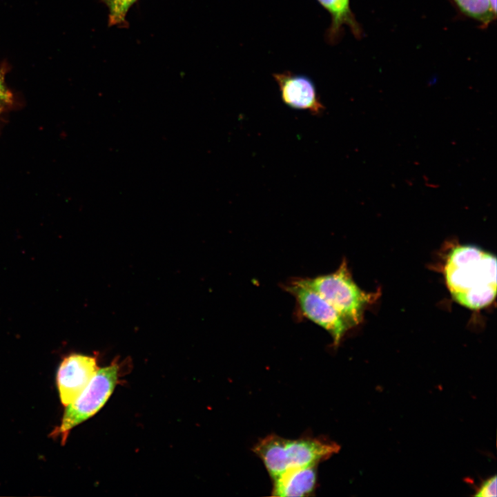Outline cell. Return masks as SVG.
<instances>
[{
	"mask_svg": "<svg viewBox=\"0 0 497 497\" xmlns=\"http://www.w3.org/2000/svg\"><path fill=\"white\" fill-rule=\"evenodd\" d=\"M97 358L72 353L64 358L56 381L61 402L67 406L84 389L98 370Z\"/></svg>",
	"mask_w": 497,
	"mask_h": 497,
	"instance_id": "8992f818",
	"label": "cell"
},
{
	"mask_svg": "<svg viewBox=\"0 0 497 497\" xmlns=\"http://www.w3.org/2000/svg\"><path fill=\"white\" fill-rule=\"evenodd\" d=\"M316 465L289 469L273 478V496L300 497L312 493L316 484Z\"/></svg>",
	"mask_w": 497,
	"mask_h": 497,
	"instance_id": "ba28073f",
	"label": "cell"
},
{
	"mask_svg": "<svg viewBox=\"0 0 497 497\" xmlns=\"http://www.w3.org/2000/svg\"><path fill=\"white\" fill-rule=\"evenodd\" d=\"M298 280L330 303L351 328L360 324L365 308L376 298L355 284L345 260L332 273Z\"/></svg>",
	"mask_w": 497,
	"mask_h": 497,
	"instance_id": "3957f363",
	"label": "cell"
},
{
	"mask_svg": "<svg viewBox=\"0 0 497 497\" xmlns=\"http://www.w3.org/2000/svg\"><path fill=\"white\" fill-rule=\"evenodd\" d=\"M444 274L454 300L468 309L484 308L496 298V258L478 247L462 245L453 248Z\"/></svg>",
	"mask_w": 497,
	"mask_h": 497,
	"instance_id": "6da1fadb",
	"label": "cell"
},
{
	"mask_svg": "<svg viewBox=\"0 0 497 497\" xmlns=\"http://www.w3.org/2000/svg\"><path fill=\"white\" fill-rule=\"evenodd\" d=\"M1 110H2V107H0V113H1Z\"/></svg>",
	"mask_w": 497,
	"mask_h": 497,
	"instance_id": "9a60e30c",
	"label": "cell"
},
{
	"mask_svg": "<svg viewBox=\"0 0 497 497\" xmlns=\"http://www.w3.org/2000/svg\"><path fill=\"white\" fill-rule=\"evenodd\" d=\"M295 299L300 314L327 331L338 346L351 327L322 296L298 278L284 286Z\"/></svg>",
	"mask_w": 497,
	"mask_h": 497,
	"instance_id": "5b68a950",
	"label": "cell"
},
{
	"mask_svg": "<svg viewBox=\"0 0 497 497\" xmlns=\"http://www.w3.org/2000/svg\"><path fill=\"white\" fill-rule=\"evenodd\" d=\"M459 10L465 16L481 23L487 28L496 15L492 12L489 0H454Z\"/></svg>",
	"mask_w": 497,
	"mask_h": 497,
	"instance_id": "30bf717a",
	"label": "cell"
},
{
	"mask_svg": "<svg viewBox=\"0 0 497 497\" xmlns=\"http://www.w3.org/2000/svg\"><path fill=\"white\" fill-rule=\"evenodd\" d=\"M497 478L494 475L483 480L474 494L477 497H492L497 495Z\"/></svg>",
	"mask_w": 497,
	"mask_h": 497,
	"instance_id": "7c38bea8",
	"label": "cell"
},
{
	"mask_svg": "<svg viewBox=\"0 0 497 497\" xmlns=\"http://www.w3.org/2000/svg\"><path fill=\"white\" fill-rule=\"evenodd\" d=\"M120 371L116 361L99 368L81 393L66 406L60 425L50 436L60 437L64 445L72 429L93 416L105 405L119 381Z\"/></svg>",
	"mask_w": 497,
	"mask_h": 497,
	"instance_id": "277c9868",
	"label": "cell"
},
{
	"mask_svg": "<svg viewBox=\"0 0 497 497\" xmlns=\"http://www.w3.org/2000/svg\"><path fill=\"white\" fill-rule=\"evenodd\" d=\"M340 450L335 442L314 438L286 439L271 435L253 448L272 478L293 468L316 465Z\"/></svg>",
	"mask_w": 497,
	"mask_h": 497,
	"instance_id": "7a4b0ae2",
	"label": "cell"
},
{
	"mask_svg": "<svg viewBox=\"0 0 497 497\" xmlns=\"http://www.w3.org/2000/svg\"><path fill=\"white\" fill-rule=\"evenodd\" d=\"M492 12L496 15V0H489Z\"/></svg>",
	"mask_w": 497,
	"mask_h": 497,
	"instance_id": "5bb4252c",
	"label": "cell"
},
{
	"mask_svg": "<svg viewBox=\"0 0 497 497\" xmlns=\"http://www.w3.org/2000/svg\"><path fill=\"white\" fill-rule=\"evenodd\" d=\"M284 104L289 107L307 110L320 115L325 107L319 97L313 81L307 76L286 71L273 74Z\"/></svg>",
	"mask_w": 497,
	"mask_h": 497,
	"instance_id": "52a82bcc",
	"label": "cell"
},
{
	"mask_svg": "<svg viewBox=\"0 0 497 497\" xmlns=\"http://www.w3.org/2000/svg\"><path fill=\"white\" fill-rule=\"evenodd\" d=\"M108 10L110 26L126 24V16L130 8L137 0H103Z\"/></svg>",
	"mask_w": 497,
	"mask_h": 497,
	"instance_id": "8fae6325",
	"label": "cell"
},
{
	"mask_svg": "<svg viewBox=\"0 0 497 497\" xmlns=\"http://www.w3.org/2000/svg\"><path fill=\"white\" fill-rule=\"evenodd\" d=\"M329 13L331 25L326 32L327 40L335 43L340 39L343 27L348 26L356 38H360L362 28L357 21L350 6V0H317Z\"/></svg>",
	"mask_w": 497,
	"mask_h": 497,
	"instance_id": "9c48e42d",
	"label": "cell"
},
{
	"mask_svg": "<svg viewBox=\"0 0 497 497\" xmlns=\"http://www.w3.org/2000/svg\"><path fill=\"white\" fill-rule=\"evenodd\" d=\"M12 95L6 87L4 81V76L0 72V107L11 104Z\"/></svg>",
	"mask_w": 497,
	"mask_h": 497,
	"instance_id": "4fadbf2b",
	"label": "cell"
}]
</instances>
